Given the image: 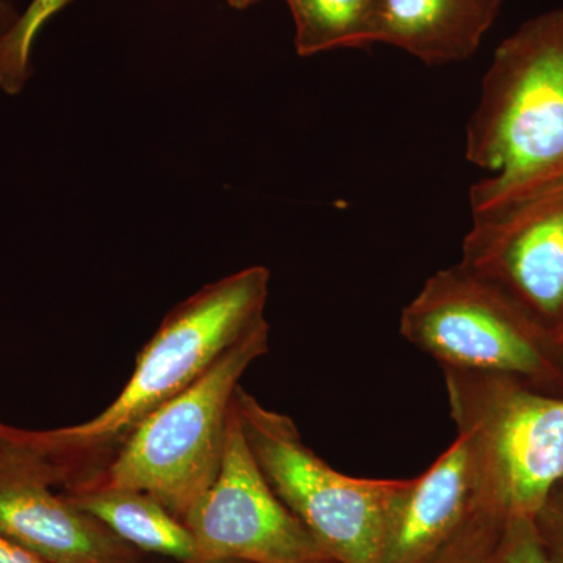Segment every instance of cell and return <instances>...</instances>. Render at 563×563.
I'll return each mask as SVG.
<instances>
[{"mask_svg":"<svg viewBox=\"0 0 563 563\" xmlns=\"http://www.w3.org/2000/svg\"><path fill=\"white\" fill-rule=\"evenodd\" d=\"M461 263L558 331L563 322V188L473 217Z\"/></svg>","mask_w":563,"mask_h":563,"instance_id":"obj_9","label":"cell"},{"mask_svg":"<svg viewBox=\"0 0 563 563\" xmlns=\"http://www.w3.org/2000/svg\"><path fill=\"white\" fill-rule=\"evenodd\" d=\"M488 503L472 442H455L417 477L404 481L385 521L379 563H431Z\"/></svg>","mask_w":563,"mask_h":563,"instance_id":"obj_10","label":"cell"},{"mask_svg":"<svg viewBox=\"0 0 563 563\" xmlns=\"http://www.w3.org/2000/svg\"><path fill=\"white\" fill-rule=\"evenodd\" d=\"M507 520L498 507L485 504L431 563H499Z\"/></svg>","mask_w":563,"mask_h":563,"instance_id":"obj_15","label":"cell"},{"mask_svg":"<svg viewBox=\"0 0 563 563\" xmlns=\"http://www.w3.org/2000/svg\"><path fill=\"white\" fill-rule=\"evenodd\" d=\"M451 418L472 442L488 503L532 517L563 483V398L501 374L443 369Z\"/></svg>","mask_w":563,"mask_h":563,"instance_id":"obj_5","label":"cell"},{"mask_svg":"<svg viewBox=\"0 0 563 563\" xmlns=\"http://www.w3.org/2000/svg\"><path fill=\"white\" fill-rule=\"evenodd\" d=\"M21 13L10 0H0V38L20 20Z\"/></svg>","mask_w":563,"mask_h":563,"instance_id":"obj_19","label":"cell"},{"mask_svg":"<svg viewBox=\"0 0 563 563\" xmlns=\"http://www.w3.org/2000/svg\"><path fill=\"white\" fill-rule=\"evenodd\" d=\"M147 563H176V562L166 561V559L154 558V559H151V561Z\"/></svg>","mask_w":563,"mask_h":563,"instance_id":"obj_22","label":"cell"},{"mask_svg":"<svg viewBox=\"0 0 563 563\" xmlns=\"http://www.w3.org/2000/svg\"><path fill=\"white\" fill-rule=\"evenodd\" d=\"M301 57L376 44L380 0H285Z\"/></svg>","mask_w":563,"mask_h":563,"instance_id":"obj_13","label":"cell"},{"mask_svg":"<svg viewBox=\"0 0 563 563\" xmlns=\"http://www.w3.org/2000/svg\"><path fill=\"white\" fill-rule=\"evenodd\" d=\"M499 563H551L537 529L536 518L509 517Z\"/></svg>","mask_w":563,"mask_h":563,"instance_id":"obj_16","label":"cell"},{"mask_svg":"<svg viewBox=\"0 0 563 563\" xmlns=\"http://www.w3.org/2000/svg\"><path fill=\"white\" fill-rule=\"evenodd\" d=\"M466 158L485 177L473 217L563 188V9L526 21L496 47L466 128Z\"/></svg>","mask_w":563,"mask_h":563,"instance_id":"obj_2","label":"cell"},{"mask_svg":"<svg viewBox=\"0 0 563 563\" xmlns=\"http://www.w3.org/2000/svg\"><path fill=\"white\" fill-rule=\"evenodd\" d=\"M0 537L47 563H147L57 488V474L25 439L0 422Z\"/></svg>","mask_w":563,"mask_h":563,"instance_id":"obj_8","label":"cell"},{"mask_svg":"<svg viewBox=\"0 0 563 563\" xmlns=\"http://www.w3.org/2000/svg\"><path fill=\"white\" fill-rule=\"evenodd\" d=\"M503 0H380L376 44L428 65L468 60L498 18Z\"/></svg>","mask_w":563,"mask_h":563,"instance_id":"obj_11","label":"cell"},{"mask_svg":"<svg viewBox=\"0 0 563 563\" xmlns=\"http://www.w3.org/2000/svg\"><path fill=\"white\" fill-rule=\"evenodd\" d=\"M62 493L144 554L176 563H195L196 547L190 529L147 493L131 488H81Z\"/></svg>","mask_w":563,"mask_h":563,"instance_id":"obj_12","label":"cell"},{"mask_svg":"<svg viewBox=\"0 0 563 563\" xmlns=\"http://www.w3.org/2000/svg\"><path fill=\"white\" fill-rule=\"evenodd\" d=\"M399 332L442 369L501 374L536 390L563 377L553 329L462 263L426 280Z\"/></svg>","mask_w":563,"mask_h":563,"instance_id":"obj_4","label":"cell"},{"mask_svg":"<svg viewBox=\"0 0 563 563\" xmlns=\"http://www.w3.org/2000/svg\"><path fill=\"white\" fill-rule=\"evenodd\" d=\"M272 273L265 266L206 285L168 312L144 344L131 379L98 417L49 431H25V439L69 490L101 473L133 429L201 379L233 344L266 322Z\"/></svg>","mask_w":563,"mask_h":563,"instance_id":"obj_1","label":"cell"},{"mask_svg":"<svg viewBox=\"0 0 563 563\" xmlns=\"http://www.w3.org/2000/svg\"><path fill=\"white\" fill-rule=\"evenodd\" d=\"M268 350L266 321L225 351L201 379L141 421L101 473L62 492L131 488L185 521L220 472L240 380Z\"/></svg>","mask_w":563,"mask_h":563,"instance_id":"obj_3","label":"cell"},{"mask_svg":"<svg viewBox=\"0 0 563 563\" xmlns=\"http://www.w3.org/2000/svg\"><path fill=\"white\" fill-rule=\"evenodd\" d=\"M0 563H47L20 544L0 537Z\"/></svg>","mask_w":563,"mask_h":563,"instance_id":"obj_18","label":"cell"},{"mask_svg":"<svg viewBox=\"0 0 563 563\" xmlns=\"http://www.w3.org/2000/svg\"><path fill=\"white\" fill-rule=\"evenodd\" d=\"M184 523L195 539V563H335L263 476L235 398L220 472Z\"/></svg>","mask_w":563,"mask_h":563,"instance_id":"obj_7","label":"cell"},{"mask_svg":"<svg viewBox=\"0 0 563 563\" xmlns=\"http://www.w3.org/2000/svg\"><path fill=\"white\" fill-rule=\"evenodd\" d=\"M555 336H558L559 346H561L562 355H563V322L559 325L558 331H555Z\"/></svg>","mask_w":563,"mask_h":563,"instance_id":"obj_21","label":"cell"},{"mask_svg":"<svg viewBox=\"0 0 563 563\" xmlns=\"http://www.w3.org/2000/svg\"><path fill=\"white\" fill-rule=\"evenodd\" d=\"M536 525L551 563H563V483L536 515Z\"/></svg>","mask_w":563,"mask_h":563,"instance_id":"obj_17","label":"cell"},{"mask_svg":"<svg viewBox=\"0 0 563 563\" xmlns=\"http://www.w3.org/2000/svg\"><path fill=\"white\" fill-rule=\"evenodd\" d=\"M244 439L273 492L335 563H379L385 521L406 479H363L333 470L302 440L288 415L240 385Z\"/></svg>","mask_w":563,"mask_h":563,"instance_id":"obj_6","label":"cell"},{"mask_svg":"<svg viewBox=\"0 0 563 563\" xmlns=\"http://www.w3.org/2000/svg\"><path fill=\"white\" fill-rule=\"evenodd\" d=\"M228 2L235 10H246L254 5V3H257L258 0H228Z\"/></svg>","mask_w":563,"mask_h":563,"instance_id":"obj_20","label":"cell"},{"mask_svg":"<svg viewBox=\"0 0 563 563\" xmlns=\"http://www.w3.org/2000/svg\"><path fill=\"white\" fill-rule=\"evenodd\" d=\"M73 0H31L20 20L0 38V91L20 95L31 79L32 51L41 31Z\"/></svg>","mask_w":563,"mask_h":563,"instance_id":"obj_14","label":"cell"}]
</instances>
